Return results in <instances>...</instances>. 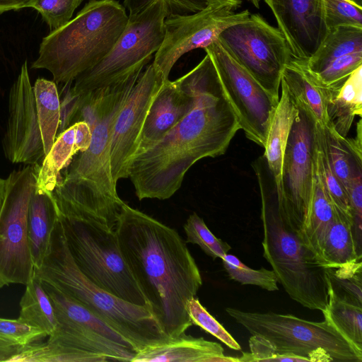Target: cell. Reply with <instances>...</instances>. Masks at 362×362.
Listing matches in <instances>:
<instances>
[{
  "label": "cell",
  "instance_id": "obj_14",
  "mask_svg": "<svg viewBox=\"0 0 362 362\" xmlns=\"http://www.w3.org/2000/svg\"><path fill=\"white\" fill-rule=\"evenodd\" d=\"M315 125L313 117L298 107V115L292 125L284 154L278 194L281 214L300 233L312 202Z\"/></svg>",
  "mask_w": 362,
  "mask_h": 362
},
{
  "label": "cell",
  "instance_id": "obj_33",
  "mask_svg": "<svg viewBox=\"0 0 362 362\" xmlns=\"http://www.w3.org/2000/svg\"><path fill=\"white\" fill-rule=\"evenodd\" d=\"M325 132L332 169L346 192L350 182L362 174L361 156L348 149L342 144L341 136L334 135L326 129Z\"/></svg>",
  "mask_w": 362,
  "mask_h": 362
},
{
  "label": "cell",
  "instance_id": "obj_13",
  "mask_svg": "<svg viewBox=\"0 0 362 362\" xmlns=\"http://www.w3.org/2000/svg\"><path fill=\"white\" fill-rule=\"evenodd\" d=\"M238 8L231 3L218 2L196 13L168 15L163 40L152 63L163 80L169 79L173 67L182 55L206 48L217 41L226 28L250 17L247 9L235 12Z\"/></svg>",
  "mask_w": 362,
  "mask_h": 362
},
{
  "label": "cell",
  "instance_id": "obj_27",
  "mask_svg": "<svg viewBox=\"0 0 362 362\" xmlns=\"http://www.w3.org/2000/svg\"><path fill=\"white\" fill-rule=\"evenodd\" d=\"M360 51H362V28L341 25L329 29L314 54L302 62L309 71L315 74L334 59Z\"/></svg>",
  "mask_w": 362,
  "mask_h": 362
},
{
  "label": "cell",
  "instance_id": "obj_46",
  "mask_svg": "<svg viewBox=\"0 0 362 362\" xmlns=\"http://www.w3.org/2000/svg\"><path fill=\"white\" fill-rule=\"evenodd\" d=\"M29 0H0V13L22 8Z\"/></svg>",
  "mask_w": 362,
  "mask_h": 362
},
{
  "label": "cell",
  "instance_id": "obj_1",
  "mask_svg": "<svg viewBox=\"0 0 362 362\" xmlns=\"http://www.w3.org/2000/svg\"><path fill=\"white\" fill-rule=\"evenodd\" d=\"M192 70L196 85L192 110L159 142L132 161L129 178L139 200L170 198L195 163L224 154L240 129L210 56L206 53Z\"/></svg>",
  "mask_w": 362,
  "mask_h": 362
},
{
  "label": "cell",
  "instance_id": "obj_7",
  "mask_svg": "<svg viewBox=\"0 0 362 362\" xmlns=\"http://www.w3.org/2000/svg\"><path fill=\"white\" fill-rule=\"evenodd\" d=\"M41 282L52 300L57 328L47 341L22 347L12 361L132 362L137 351L126 338L54 286Z\"/></svg>",
  "mask_w": 362,
  "mask_h": 362
},
{
  "label": "cell",
  "instance_id": "obj_24",
  "mask_svg": "<svg viewBox=\"0 0 362 362\" xmlns=\"http://www.w3.org/2000/svg\"><path fill=\"white\" fill-rule=\"evenodd\" d=\"M337 211L334 220L315 251L324 268L339 267L362 258L354 237L353 218Z\"/></svg>",
  "mask_w": 362,
  "mask_h": 362
},
{
  "label": "cell",
  "instance_id": "obj_17",
  "mask_svg": "<svg viewBox=\"0 0 362 362\" xmlns=\"http://www.w3.org/2000/svg\"><path fill=\"white\" fill-rule=\"evenodd\" d=\"M2 146L6 158L13 163L35 165L45 156L26 61L10 89Z\"/></svg>",
  "mask_w": 362,
  "mask_h": 362
},
{
  "label": "cell",
  "instance_id": "obj_12",
  "mask_svg": "<svg viewBox=\"0 0 362 362\" xmlns=\"http://www.w3.org/2000/svg\"><path fill=\"white\" fill-rule=\"evenodd\" d=\"M226 52L276 99L282 72L292 56L284 35L259 14L234 24L219 35Z\"/></svg>",
  "mask_w": 362,
  "mask_h": 362
},
{
  "label": "cell",
  "instance_id": "obj_49",
  "mask_svg": "<svg viewBox=\"0 0 362 362\" xmlns=\"http://www.w3.org/2000/svg\"><path fill=\"white\" fill-rule=\"evenodd\" d=\"M240 1H242V0H240ZM246 1L251 3L257 8H259L260 2L264 0H246Z\"/></svg>",
  "mask_w": 362,
  "mask_h": 362
},
{
  "label": "cell",
  "instance_id": "obj_21",
  "mask_svg": "<svg viewBox=\"0 0 362 362\" xmlns=\"http://www.w3.org/2000/svg\"><path fill=\"white\" fill-rule=\"evenodd\" d=\"M223 353L219 343L185 333L146 346L136 354L132 362H240L238 357L227 356Z\"/></svg>",
  "mask_w": 362,
  "mask_h": 362
},
{
  "label": "cell",
  "instance_id": "obj_9",
  "mask_svg": "<svg viewBox=\"0 0 362 362\" xmlns=\"http://www.w3.org/2000/svg\"><path fill=\"white\" fill-rule=\"evenodd\" d=\"M226 311L252 335L268 339L279 354L305 358L309 362H362V355L328 321L313 322L290 314Z\"/></svg>",
  "mask_w": 362,
  "mask_h": 362
},
{
  "label": "cell",
  "instance_id": "obj_48",
  "mask_svg": "<svg viewBox=\"0 0 362 362\" xmlns=\"http://www.w3.org/2000/svg\"><path fill=\"white\" fill-rule=\"evenodd\" d=\"M203 1L206 4V5H209V4H215V3H218V2H228V3L235 4V5L238 6V7L240 6L241 2H242L240 0H203Z\"/></svg>",
  "mask_w": 362,
  "mask_h": 362
},
{
  "label": "cell",
  "instance_id": "obj_42",
  "mask_svg": "<svg viewBox=\"0 0 362 362\" xmlns=\"http://www.w3.org/2000/svg\"><path fill=\"white\" fill-rule=\"evenodd\" d=\"M250 352H243L240 362H309L305 358L291 354H279L273 344L259 335H252L249 339Z\"/></svg>",
  "mask_w": 362,
  "mask_h": 362
},
{
  "label": "cell",
  "instance_id": "obj_32",
  "mask_svg": "<svg viewBox=\"0 0 362 362\" xmlns=\"http://www.w3.org/2000/svg\"><path fill=\"white\" fill-rule=\"evenodd\" d=\"M314 154L323 183L333 205L339 211L353 218L347 193L333 173L329 163L325 129L316 122L314 133Z\"/></svg>",
  "mask_w": 362,
  "mask_h": 362
},
{
  "label": "cell",
  "instance_id": "obj_19",
  "mask_svg": "<svg viewBox=\"0 0 362 362\" xmlns=\"http://www.w3.org/2000/svg\"><path fill=\"white\" fill-rule=\"evenodd\" d=\"M195 99L192 70L173 81H165L149 107L134 158L156 145L174 128L192 110Z\"/></svg>",
  "mask_w": 362,
  "mask_h": 362
},
{
  "label": "cell",
  "instance_id": "obj_47",
  "mask_svg": "<svg viewBox=\"0 0 362 362\" xmlns=\"http://www.w3.org/2000/svg\"><path fill=\"white\" fill-rule=\"evenodd\" d=\"M6 192V179L0 177V210L1 209Z\"/></svg>",
  "mask_w": 362,
  "mask_h": 362
},
{
  "label": "cell",
  "instance_id": "obj_44",
  "mask_svg": "<svg viewBox=\"0 0 362 362\" xmlns=\"http://www.w3.org/2000/svg\"><path fill=\"white\" fill-rule=\"evenodd\" d=\"M72 83L73 82L63 83L62 88L58 91L60 118L57 136L73 124L80 105L81 95L74 90Z\"/></svg>",
  "mask_w": 362,
  "mask_h": 362
},
{
  "label": "cell",
  "instance_id": "obj_28",
  "mask_svg": "<svg viewBox=\"0 0 362 362\" xmlns=\"http://www.w3.org/2000/svg\"><path fill=\"white\" fill-rule=\"evenodd\" d=\"M322 313L325 320L362 355V306L339 296L332 288L329 279L328 301Z\"/></svg>",
  "mask_w": 362,
  "mask_h": 362
},
{
  "label": "cell",
  "instance_id": "obj_18",
  "mask_svg": "<svg viewBox=\"0 0 362 362\" xmlns=\"http://www.w3.org/2000/svg\"><path fill=\"white\" fill-rule=\"evenodd\" d=\"M286 39L293 59L308 60L328 31L323 0H264Z\"/></svg>",
  "mask_w": 362,
  "mask_h": 362
},
{
  "label": "cell",
  "instance_id": "obj_39",
  "mask_svg": "<svg viewBox=\"0 0 362 362\" xmlns=\"http://www.w3.org/2000/svg\"><path fill=\"white\" fill-rule=\"evenodd\" d=\"M187 312L192 323L213 335L229 348L240 350V344L223 326L201 304L197 298L190 299L186 305Z\"/></svg>",
  "mask_w": 362,
  "mask_h": 362
},
{
  "label": "cell",
  "instance_id": "obj_31",
  "mask_svg": "<svg viewBox=\"0 0 362 362\" xmlns=\"http://www.w3.org/2000/svg\"><path fill=\"white\" fill-rule=\"evenodd\" d=\"M76 153L74 124L57 136L49 152L40 165L36 185L52 191L62 180L60 171L69 165Z\"/></svg>",
  "mask_w": 362,
  "mask_h": 362
},
{
  "label": "cell",
  "instance_id": "obj_4",
  "mask_svg": "<svg viewBox=\"0 0 362 362\" xmlns=\"http://www.w3.org/2000/svg\"><path fill=\"white\" fill-rule=\"evenodd\" d=\"M253 168L261 194L263 257L293 300L322 313L328 301L327 268L281 214L276 182L263 156L253 163Z\"/></svg>",
  "mask_w": 362,
  "mask_h": 362
},
{
  "label": "cell",
  "instance_id": "obj_10",
  "mask_svg": "<svg viewBox=\"0 0 362 362\" xmlns=\"http://www.w3.org/2000/svg\"><path fill=\"white\" fill-rule=\"evenodd\" d=\"M168 11L164 0L129 14L127 25L110 51L75 80L74 90L83 93L117 83L141 74L160 48Z\"/></svg>",
  "mask_w": 362,
  "mask_h": 362
},
{
  "label": "cell",
  "instance_id": "obj_43",
  "mask_svg": "<svg viewBox=\"0 0 362 362\" xmlns=\"http://www.w3.org/2000/svg\"><path fill=\"white\" fill-rule=\"evenodd\" d=\"M156 0H124V5L129 10V14L140 11ZM168 15L189 14L204 9L207 5L203 0H164Z\"/></svg>",
  "mask_w": 362,
  "mask_h": 362
},
{
  "label": "cell",
  "instance_id": "obj_3",
  "mask_svg": "<svg viewBox=\"0 0 362 362\" xmlns=\"http://www.w3.org/2000/svg\"><path fill=\"white\" fill-rule=\"evenodd\" d=\"M139 76L111 85L88 148L69 163L64 178L52 190L61 215L95 220L115 230L124 202L112 175L111 132L118 111Z\"/></svg>",
  "mask_w": 362,
  "mask_h": 362
},
{
  "label": "cell",
  "instance_id": "obj_41",
  "mask_svg": "<svg viewBox=\"0 0 362 362\" xmlns=\"http://www.w3.org/2000/svg\"><path fill=\"white\" fill-rule=\"evenodd\" d=\"M327 29L341 25L362 28V6L350 0H323Z\"/></svg>",
  "mask_w": 362,
  "mask_h": 362
},
{
  "label": "cell",
  "instance_id": "obj_38",
  "mask_svg": "<svg viewBox=\"0 0 362 362\" xmlns=\"http://www.w3.org/2000/svg\"><path fill=\"white\" fill-rule=\"evenodd\" d=\"M83 0H29L23 8L31 7L42 16L52 30L67 23Z\"/></svg>",
  "mask_w": 362,
  "mask_h": 362
},
{
  "label": "cell",
  "instance_id": "obj_11",
  "mask_svg": "<svg viewBox=\"0 0 362 362\" xmlns=\"http://www.w3.org/2000/svg\"><path fill=\"white\" fill-rule=\"evenodd\" d=\"M40 165L13 170L6 179L0 210V288L26 285L34 276L28 238L27 214Z\"/></svg>",
  "mask_w": 362,
  "mask_h": 362
},
{
  "label": "cell",
  "instance_id": "obj_16",
  "mask_svg": "<svg viewBox=\"0 0 362 362\" xmlns=\"http://www.w3.org/2000/svg\"><path fill=\"white\" fill-rule=\"evenodd\" d=\"M165 81L152 64L142 71L118 111L112 128L110 163L115 184L129 178L138 139L149 107Z\"/></svg>",
  "mask_w": 362,
  "mask_h": 362
},
{
  "label": "cell",
  "instance_id": "obj_30",
  "mask_svg": "<svg viewBox=\"0 0 362 362\" xmlns=\"http://www.w3.org/2000/svg\"><path fill=\"white\" fill-rule=\"evenodd\" d=\"M33 89L46 156L54 143L59 125L60 105L58 89L55 82L44 78L37 79Z\"/></svg>",
  "mask_w": 362,
  "mask_h": 362
},
{
  "label": "cell",
  "instance_id": "obj_2",
  "mask_svg": "<svg viewBox=\"0 0 362 362\" xmlns=\"http://www.w3.org/2000/svg\"><path fill=\"white\" fill-rule=\"evenodd\" d=\"M122 255L148 307L170 338L192 323L187 302L202 285L197 263L179 233L124 203L115 229Z\"/></svg>",
  "mask_w": 362,
  "mask_h": 362
},
{
  "label": "cell",
  "instance_id": "obj_29",
  "mask_svg": "<svg viewBox=\"0 0 362 362\" xmlns=\"http://www.w3.org/2000/svg\"><path fill=\"white\" fill-rule=\"evenodd\" d=\"M20 308L18 317L41 329L47 337L55 331L57 321L52 300L35 275L25 285Z\"/></svg>",
  "mask_w": 362,
  "mask_h": 362
},
{
  "label": "cell",
  "instance_id": "obj_36",
  "mask_svg": "<svg viewBox=\"0 0 362 362\" xmlns=\"http://www.w3.org/2000/svg\"><path fill=\"white\" fill-rule=\"evenodd\" d=\"M360 66H362V51L337 58L317 73L310 72L323 86L338 90Z\"/></svg>",
  "mask_w": 362,
  "mask_h": 362
},
{
  "label": "cell",
  "instance_id": "obj_37",
  "mask_svg": "<svg viewBox=\"0 0 362 362\" xmlns=\"http://www.w3.org/2000/svg\"><path fill=\"white\" fill-rule=\"evenodd\" d=\"M41 329L31 325L21 318L0 317V344L24 347L47 337Z\"/></svg>",
  "mask_w": 362,
  "mask_h": 362
},
{
  "label": "cell",
  "instance_id": "obj_23",
  "mask_svg": "<svg viewBox=\"0 0 362 362\" xmlns=\"http://www.w3.org/2000/svg\"><path fill=\"white\" fill-rule=\"evenodd\" d=\"M280 88L281 93L269 125L263 155L274 177L278 194L281 189L285 148L292 125L298 115V107L283 81H281Z\"/></svg>",
  "mask_w": 362,
  "mask_h": 362
},
{
  "label": "cell",
  "instance_id": "obj_20",
  "mask_svg": "<svg viewBox=\"0 0 362 362\" xmlns=\"http://www.w3.org/2000/svg\"><path fill=\"white\" fill-rule=\"evenodd\" d=\"M281 81L298 107L308 112L323 129L339 136L332 127L327 113L334 89L321 84L302 61L294 59L285 65Z\"/></svg>",
  "mask_w": 362,
  "mask_h": 362
},
{
  "label": "cell",
  "instance_id": "obj_50",
  "mask_svg": "<svg viewBox=\"0 0 362 362\" xmlns=\"http://www.w3.org/2000/svg\"><path fill=\"white\" fill-rule=\"evenodd\" d=\"M352 2H354V4L360 6H362V0H350Z\"/></svg>",
  "mask_w": 362,
  "mask_h": 362
},
{
  "label": "cell",
  "instance_id": "obj_22",
  "mask_svg": "<svg viewBox=\"0 0 362 362\" xmlns=\"http://www.w3.org/2000/svg\"><path fill=\"white\" fill-rule=\"evenodd\" d=\"M59 217L52 191L36 185L30 199L27 214L28 243L35 269L41 267L47 255Z\"/></svg>",
  "mask_w": 362,
  "mask_h": 362
},
{
  "label": "cell",
  "instance_id": "obj_8",
  "mask_svg": "<svg viewBox=\"0 0 362 362\" xmlns=\"http://www.w3.org/2000/svg\"><path fill=\"white\" fill-rule=\"evenodd\" d=\"M59 220L73 260L86 277L119 298L150 309L122 255L115 230L92 219L59 214Z\"/></svg>",
  "mask_w": 362,
  "mask_h": 362
},
{
  "label": "cell",
  "instance_id": "obj_34",
  "mask_svg": "<svg viewBox=\"0 0 362 362\" xmlns=\"http://www.w3.org/2000/svg\"><path fill=\"white\" fill-rule=\"evenodd\" d=\"M361 259L345 265L327 268L332 288L341 298L362 306Z\"/></svg>",
  "mask_w": 362,
  "mask_h": 362
},
{
  "label": "cell",
  "instance_id": "obj_5",
  "mask_svg": "<svg viewBox=\"0 0 362 362\" xmlns=\"http://www.w3.org/2000/svg\"><path fill=\"white\" fill-rule=\"evenodd\" d=\"M34 275L88 309L126 338L137 352L171 339L148 308L113 296L81 272L68 249L59 217L47 255Z\"/></svg>",
  "mask_w": 362,
  "mask_h": 362
},
{
  "label": "cell",
  "instance_id": "obj_40",
  "mask_svg": "<svg viewBox=\"0 0 362 362\" xmlns=\"http://www.w3.org/2000/svg\"><path fill=\"white\" fill-rule=\"evenodd\" d=\"M229 277L241 284L255 285L269 291H278V280L273 270L252 269L238 259L233 264L223 261Z\"/></svg>",
  "mask_w": 362,
  "mask_h": 362
},
{
  "label": "cell",
  "instance_id": "obj_15",
  "mask_svg": "<svg viewBox=\"0 0 362 362\" xmlns=\"http://www.w3.org/2000/svg\"><path fill=\"white\" fill-rule=\"evenodd\" d=\"M224 92L247 139L264 147L279 100L269 93L217 40L206 48Z\"/></svg>",
  "mask_w": 362,
  "mask_h": 362
},
{
  "label": "cell",
  "instance_id": "obj_45",
  "mask_svg": "<svg viewBox=\"0 0 362 362\" xmlns=\"http://www.w3.org/2000/svg\"><path fill=\"white\" fill-rule=\"evenodd\" d=\"M75 124V146L78 152L86 151L91 141L92 132L85 122H78Z\"/></svg>",
  "mask_w": 362,
  "mask_h": 362
},
{
  "label": "cell",
  "instance_id": "obj_26",
  "mask_svg": "<svg viewBox=\"0 0 362 362\" xmlns=\"http://www.w3.org/2000/svg\"><path fill=\"white\" fill-rule=\"evenodd\" d=\"M337 212L323 183L314 154L312 202L308 220L301 233L305 244L314 253L334 220Z\"/></svg>",
  "mask_w": 362,
  "mask_h": 362
},
{
  "label": "cell",
  "instance_id": "obj_35",
  "mask_svg": "<svg viewBox=\"0 0 362 362\" xmlns=\"http://www.w3.org/2000/svg\"><path fill=\"white\" fill-rule=\"evenodd\" d=\"M186 243L196 244L214 259L221 258L230 250V246L216 238L208 228L204 220L197 214H192L183 226Z\"/></svg>",
  "mask_w": 362,
  "mask_h": 362
},
{
  "label": "cell",
  "instance_id": "obj_6",
  "mask_svg": "<svg viewBox=\"0 0 362 362\" xmlns=\"http://www.w3.org/2000/svg\"><path fill=\"white\" fill-rule=\"evenodd\" d=\"M128 21L116 0H90L73 19L52 30L40 45L33 69H45L57 83L74 82L112 48Z\"/></svg>",
  "mask_w": 362,
  "mask_h": 362
},
{
  "label": "cell",
  "instance_id": "obj_25",
  "mask_svg": "<svg viewBox=\"0 0 362 362\" xmlns=\"http://www.w3.org/2000/svg\"><path fill=\"white\" fill-rule=\"evenodd\" d=\"M327 113L334 131L341 137L346 138L354 117L362 116V66L351 73L333 93Z\"/></svg>",
  "mask_w": 362,
  "mask_h": 362
}]
</instances>
